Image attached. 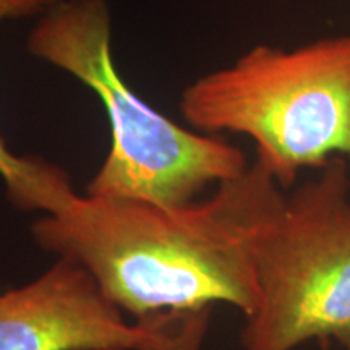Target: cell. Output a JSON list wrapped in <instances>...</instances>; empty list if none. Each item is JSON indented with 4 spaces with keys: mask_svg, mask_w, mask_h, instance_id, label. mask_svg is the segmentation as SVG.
Returning a JSON list of instances; mask_svg holds the SVG:
<instances>
[{
    "mask_svg": "<svg viewBox=\"0 0 350 350\" xmlns=\"http://www.w3.org/2000/svg\"><path fill=\"white\" fill-rule=\"evenodd\" d=\"M154 336L144 350H203L211 308L188 313H164L150 318Z\"/></svg>",
    "mask_w": 350,
    "mask_h": 350,
    "instance_id": "obj_7",
    "label": "cell"
},
{
    "mask_svg": "<svg viewBox=\"0 0 350 350\" xmlns=\"http://www.w3.org/2000/svg\"><path fill=\"white\" fill-rule=\"evenodd\" d=\"M282 190L255 161L209 198L183 206L75 193L31 234L42 250L85 268L137 321L213 304L248 318L260 301L253 239Z\"/></svg>",
    "mask_w": 350,
    "mask_h": 350,
    "instance_id": "obj_1",
    "label": "cell"
},
{
    "mask_svg": "<svg viewBox=\"0 0 350 350\" xmlns=\"http://www.w3.org/2000/svg\"><path fill=\"white\" fill-rule=\"evenodd\" d=\"M28 51L90 88L106 111L111 150L86 195L183 206L250 165L240 148L175 124L131 90L113 60L106 0H59L29 33Z\"/></svg>",
    "mask_w": 350,
    "mask_h": 350,
    "instance_id": "obj_2",
    "label": "cell"
},
{
    "mask_svg": "<svg viewBox=\"0 0 350 350\" xmlns=\"http://www.w3.org/2000/svg\"><path fill=\"white\" fill-rule=\"evenodd\" d=\"M294 191L282 190L255 239L260 301L245 318L243 350L338 342L350 350V175L336 157Z\"/></svg>",
    "mask_w": 350,
    "mask_h": 350,
    "instance_id": "obj_4",
    "label": "cell"
},
{
    "mask_svg": "<svg viewBox=\"0 0 350 350\" xmlns=\"http://www.w3.org/2000/svg\"><path fill=\"white\" fill-rule=\"evenodd\" d=\"M152 336L151 319L126 323L91 274L65 258L0 294V350H144Z\"/></svg>",
    "mask_w": 350,
    "mask_h": 350,
    "instance_id": "obj_5",
    "label": "cell"
},
{
    "mask_svg": "<svg viewBox=\"0 0 350 350\" xmlns=\"http://www.w3.org/2000/svg\"><path fill=\"white\" fill-rule=\"evenodd\" d=\"M59 0H0V23L49 10ZM0 178L7 198L21 211L51 214L77 193L67 172L39 156H20L0 137Z\"/></svg>",
    "mask_w": 350,
    "mask_h": 350,
    "instance_id": "obj_6",
    "label": "cell"
},
{
    "mask_svg": "<svg viewBox=\"0 0 350 350\" xmlns=\"http://www.w3.org/2000/svg\"><path fill=\"white\" fill-rule=\"evenodd\" d=\"M180 111L193 130L250 138L258 163L291 188L301 170L350 157V34L252 47L190 83Z\"/></svg>",
    "mask_w": 350,
    "mask_h": 350,
    "instance_id": "obj_3",
    "label": "cell"
}]
</instances>
